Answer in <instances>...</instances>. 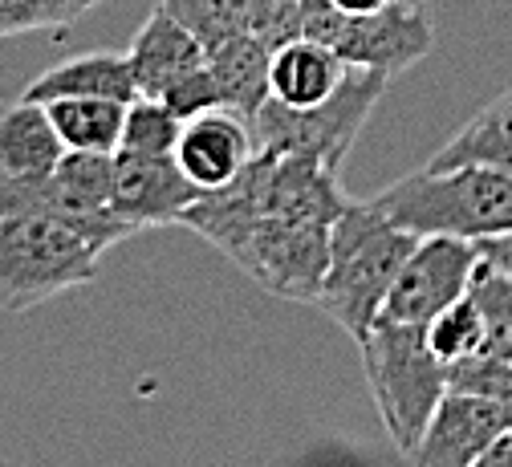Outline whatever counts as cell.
<instances>
[{
  "label": "cell",
  "mask_w": 512,
  "mask_h": 467,
  "mask_svg": "<svg viewBox=\"0 0 512 467\" xmlns=\"http://www.w3.org/2000/svg\"><path fill=\"white\" fill-rule=\"evenodd\" d=\"M183 228L204 236L220 248L244 277H252L265 293L281 301H317L326 264H330V228L334 224H305L285 216H248L236 212L212 191L183 212Z\"/></svg>",
  "instance_id": "1"
},
{
  "label": "cell",
  "mask_w": 512,
  "mask_h": 467,
  "mask_svg": "<svg viewBox=\"0 0 512 467\" xmlns=\"http://www.w3.org/2000/svg\"><path fill=\"white\" fill-rule=\"evenodd\" d=\"M415 244L419 236L391 224L370 199H350V208L330 228V264L313 305L330 313L358 342L378 321L387 293Z\"/></svg>",
  "instance_id": "2"
},
{
  "label": "cell",
  "mask_w": 512,
  "mask_h": 467,
  "mask_svg": "<svg viewBox=\"0 0 512 467\" xmlns=\"http://www.w3.org/2000/svg\"><path fill=\"white\" fill-rule=\"evenodd\" d=\"M370 204L411 236L484 240L512 228V175L492 167H423L370 195Z\"/></svg>",
  "instance_id": "3"
},
{
  "label": "cell",
  "mask_w": 512,
  "mask_h": 467,
  "mask_svg": "<svg viewBox=\"0 0 512 467\" xmlns=\"http://www.w3.org/2000/svg\"><path fill=\"white\" fill-rule=\"evenodd\" d=\"M358 350L382 427L403 455H411L439 398L447 394V366L427 346V325L378 317L358 338Z\"/></svg>",
  "instance_id": "4"
},
{
  "label": "cell",
  "mask_w": 512,
  "mask_h": 467,
  "mask_svg": "<svg viewBox=\"0 0 512 467\" xmlns=\"http://www.w3.org/2000/svg\"><path fill=\"white\" fill-rule=\"evenodd\" d=\"M387 74L350 65L346 82L317 106H285L269 98L248 118L256 151H281L322 163L326 171H342V159L354 151L366 118L374 114L378 98L387 94Z\"/></svg>",
  "instance_id": "5"
},
{
  "label": "cell",
  "mask_w": 512,
  "mask_h": 467,
  "mask_svg": "<svg viewBox=\"0 0 512 467\" xmlns=\"http://www.w3.org/2000/svg\"><path fill=\"white\" fill-rule=\"evenodd\" d=\"M94 277L98 252L66 224L33 212L0 216V317L29 313Z\"/></svg>",
  "instance_id": "6"
},
{
  "label": "cell",
  "mask_w": 512,
  "mask_h": 467,
  "mask_svg": "<svg viewBox=\"0 0 512 467\" xmlns=\"http://www.w3.org/2000/svg\"><path fill=\"white\" fill-rule=\"evenodd\" d=\"M301 37L330 45L342 61L378 74H403L435 49V29L423 5L395 0L374 13H346L334 0H301Z\"/></svg>",
  "instance_id": "7"
},
{
  "label": "cell",
  "mask_w": 512,
  "mask_h": 467,
  "mask_svg": "<svg viewBox=\"0 0 512 467\" xmlns=\"http://www.w3.org/2000/svg\"><path fill=\"white\" fill-rule=\"evenodd\" d=\"M480 273V252L472 240L460 236H419L411 256L387 293L378 317L391 321H431L447 305H456Z\"/></svg>",
  "instance_id": "8"
},
{
  "label": "cell",
  "mask_w": 512,
  "mask_h": 467,
  "mask_svg": "<svg viewBox=\"0 0 512 467\" xmlns=\"http://www.w3.org/2000/svg\"><path fill=\"white\" fill-rule=\"evenodd\" d=\"M200 195L204 191L179 171L175 155H135V151H122V147L114 151L110 204L139 232L183 224V212L196 204Z\"/></svg>",
  "instance_id": "9"
},
{
  "label": "cell",
  "mask_w": 512,
  "mask_h": 467,
  "mask_svg": "<svg viewBox=\"0 0 512 467\" xmlns=\"http://www.w3.org/2000/svg\"><path fill=\"white\" fill-rule=\"evenodd\" d=\"M500 431H508V411L500 403L447 390L407 459L411 467H472Z\"/></svg>",
  "instance_id": "10"
},
{
  "label": "cell",
  "mask_w": 512,
  "mask_h": 467,
  "mask_svg": "<svg viewBox=\"0 0 512 467\" xmlns=\"http://www.w3.org/2000/svg\"><path fill=\"white\" fill-rule=\"evenodd\" d=\"M204 45L224 37H252L281 49L301 37V0H159Z\"/></svg>",
  "instance_id": "11"
},
{
  "label": "cell",
  "mask_w": 512,
  "mask_h": 467,
  "mask_svg": "<svg viewBox=\"0 0 512 467\" xmlns=\"http://www.w3.org/2000/svg\"><path fill=\"white\" fill-rule=\"evenodd\" d=\"M256 155L252 126L236 110H208L183 122V135L175 147L179 171L200 191H216L240 175V167Z\"/></svg>",
  "instance_id": "12"
},
{
  "label": "cell",
  "mask_w": 512,
  "mask_h": 467,
  "mask_svg": "<svg viewBox=\"0 0 512 467\" xmlns=\"http://www.w3.org/2000/svg\"><path fill=\"white\" fill-rule=\"evenodd\" d=\"M126 61H131V74L143 98H163L179 78H187L191 70L204 65V41L191 33L171 9L155 5L151 17L139 25L131 49H126Z\"/></svg>",
  "instance_id": "13"
},
{
  "label": "cell",
  "mask_w": 512,
  "mask_h": 467,
  "mask_svg": "<svg viewBox=\"0 0 512 467\" xmlns=\"http://www.w3.org/2000/svg\"><path fill=\"white\" fill-rule=\"evenodd\" d=\"M21 98H33V102H53V98H114V102H126L131 106L139 94L135 86V74H131V61L126 53H78L70 61H57L49 65L45 74H37Z\"/></svg>",
  "instance_id": "14"
},
{
  "label": "cell",
  "mask_w": 512,
  "mask_h": 467,
  "mask_svg": "<svg viewBox=\"0 0 512 467\" xmlns=\"http://www.w3.org/2000/svg\"><path fill=\"white\" fill-rule=\"evenodd\" d=\"M346 74H350V61H342L330 45L297 37L273 53L269 86H273V98L285 106H317L346 82Z\"/></svg>",
  "instance_id": "15"
},
{
  "label": "cell",
  "mask_w": 512,
  "mask_h": 467,
  "mask_svg": "<svg viewBox=\"0 0 512 467\" xmlns=\"http://www.w3.org/2000/svg\"><path fill=\"white\" fill-rule=\"evenodd\" d=\"M66 155L49 110L33 98L0 106V175H49Z\"/></svg>",
  "instance_id": "16"
},
{
  "label": "cell",
  "mask_w": 512,
  "mask_h": 467,
  "mask_svg": "<svg viewBox=\"0 0 512 467\" xmlns=\"http://www.w3.org/2000/svg\"><path fill=\"white\" fill-rule=\"evenodd\" d=\"M204 57H208V70H212L228 110L252 118L256 110L273 98V86H269L273 49H265L261 41H252V37H224V41L204 45Z\"/></svg>",
  "instance_id": "17"
},
{
  "label": "cell",
  "mask_w": 512,
  "mask_h": 467,
  "mask_svg": "<svg viewBox=\"0 0 512 467\" xmlns=\"http://www.w3.org/2000/svg\"><path fill=\"white\" fill-rule=\"evenodd\" d=\"M435 171L443 167H492L512 175V90L492 98L480 114H472L452 139H447L431 163Z\"/></svg>",
  "instance_id": "18"
},
{
  "label": "cell",
  "mask_w": 512,
  "mask_h": 467,
  "mask_svg": "<svg viewBox=\"0 0 512 467\" xmlns=\"http://www.w3.org/2000/svg\"><path fill=\"white\" fill-rule=\"evenodd\" d=\"M66 151H106L114 155L122 143L126 102L114 98H53L45 102Z\"/></svg>",
  "instance_id": "19"
},
{
  "label": "cell",
  "mask_w": 512,
  "mask_h": 467,
  "mask_svg": "<svg viewBox=\"0 0 512 467\" xmlns=\"http://www.w3.org/2000/svg\"><path fill=\"white\" fill-rule=\"evenodd\" d=\"M427 346L443 366L484 354V313L472 293H464L456 305H447L439 317L427 321Z\"/></svg>",
  "instance_id": "20"
},
{
  "label": "cell",
  "mask_w": 512,
  "mask_h": 467,
  "mask_svg": "<svg viewBox=\"0 0 512 467\" xmlns=\"http://www.w3.org/2000/svg\"><path fill=\"white\" fill-rule=\"evenodd\" d=\"M179 135H183V118L175 110H167L159 98H135L126 106L118 147L135 155H175Z\"/></svg>",
  "instance_id": "21"
},
{
  "label": "cell",
  "mask_w": 512,
  "mask_h": 467,
  "mask_svg": "<svg viewBox=\"0 0 512 467\" xmlns=\"http://www.w3.org/2000/svg\"><path fill=\"white\" fill-rule=\"evenodd\" d=\"M468 293L484 313V354L504 358L512 366V277L492 273L480 264Z\"/></svg>",
  "instance_id": "22"
},
{
  "label": "cell",
  "mask_w": 512,
  "mask_h": 467,
  "mask_svg": "<svg viewBox=\"0 0 512 467\" xmlns=\"http://www.w3.org/2000/svg\"><path fill=\"white\" fill-rule=\"evenodd\" d=\"M94 5L98 0H0V37L74 25Z\"/></svg>",
  "instance_id": "23"
},
{
  "label": "cell",
  "mask_w": 512,
  "mask_h": 467,
  "mask_svg": "<svg viewBox=\"0 0 512 467\" xmlns=\"http://www.w3.org/2000/svg\"><path fill=\"white\" fill-rule=\"evenodd\" d=\"M53 175L90 204H110L114 195V155L106 151H66L57 159Z\"/></svg>",
  "instance_id": "24"
},
{
  "label": "cell",
  "mask_w": 512,
  "mask_h": 467,
  "mask_svg": "<svg viewBox=\"0 0 512 467\" xmlns=\"http://www.w3.org/2000/svg\"><path fill=\"white\" fill-rule=\"evenodd\" d=\"M159 102H163L167 110H175L183 122L196 118V114H208V110H220L224 98H220V86H216V78H212V70H208V57H204L200 70H191L187 78H179ZM224 110H228V106H224Z\"/></svg>",
  "instance_id": "25"
},
{
  "label": "cell",
  "mask_w": 512,
  "mask_h": 467,
  "mask_svg": "<svg viewBox=\"0 0 512 467\" xmlns=\"http://www.w3.org/2000/svg\"><path fill=\"white\" fill-rule=\"evenodd\" d=\"M476 252H480V264H484V269L512 277V228L476 240Z\"/></svg>",
  "instance_id": "26"
},
{
  "label": "cell",
  "mask_w": 512,
  "mask_h": 467,
  "mask_svg": "<svg viewBox=\"0 0 512 467\" xmlns=\"http://www.w3.org/2000/svg\"><path fill=\"white\" fill-rule=\"evenodd\" d=\"M472 467H512V427L500 431V435L484 447V455H480Z\"/></svg>",
  "instance_id": "27"
},
{
  "label": "cell",
  "mask_w": 512,
  "mask_h": 467,
  "mask_svg": "<svg viewBox=\"0 0 512 467\" xmlns=\"http://www.w3.org/2000/svg\"><path fill=\"white\" fill-rule=\"evenodd\" d=\"M338 9H346V13H374V9H387V5H395V0H334Z\"/></svg>",
  "instance_id": "28"
},
{
  "label": "cell",
  "mask_w": 512,
  "mask_h": 467,
  "mask_svg": "<svg viewBox=\"0 0 512 467\" xmlns=\"http://www.w3.org/2000/svg\"><path fill=\"white\" fill-rule=\"evenodd\" d=\"M504 411H508V427H512V403H508V407H504Z\"/></svg>",
  "instance_id": "29"
}]
</instances>
